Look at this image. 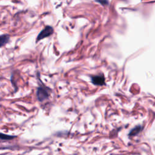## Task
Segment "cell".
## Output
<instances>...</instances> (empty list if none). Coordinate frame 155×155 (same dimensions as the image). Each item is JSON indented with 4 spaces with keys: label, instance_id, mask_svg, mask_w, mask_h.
Returning <instances> with one entry per match:
<instances>
[{
    "label": "cell",
    "instance_id": "cell-2",
    "mask_svg": "<svg viewBox=\"0 0 155 155\" xmlns=\"http://www.w3.org/2000/svg\"><path fill=\"white\" fill-rule=\"evenodd\" d=\"M53 33V28L51 26H46L44 28H43L41 32L38 34L36 38V42L41 41L42 39L47 38L51 36Z\"/></svg>",
    "mask_w": 155,
    "mask_h": 155
},
{
    "label": "cell",
    "instance_id": "cell-5",
    "mask_svg": "<svg viewBox=\"0 0 155 155\" xmlns=\"http://www.w3.org/2000/svg\"><path fill=\"white\" fill-rule=\"evenodd\" d=\"M142 128L141 126H140V125L137 126V127H134V128H133V129L130 131L128 135L130 136H135V135L137 134L138 133H139L140 132V131L142 130Z\"/></svg>",
    "mask_w": 155,
    "mask_h": 155
},
{
    "label": "cell",
    "instance_id": "cell-4",
    "mask_svg": "<svg viewBox=\"0 0 155 155\" xmlns=\"http://www.w3.org/2000/svg\"><path fill=\"white\" fill-rule=\"evenodd\" d=\"M10 40V36L7 34L0 35V47L5 45Z\"/></svg>",
    "mask_w": 155,
    "mask_h": 155
},
{
    "label": "cell",
    "instance_id": "cell-3",
    "mask_svg": "<svg viewBox=\"0 0 155 155\" xmlns=\"http://www.w3.org/2000/svg\"><path fill=\"white\" fill-rule=\"evenodd\" d=\"M91 82L95 85L102 86L105 85V78L103 75L93 76L91 77Z\"/></svg>",
    "mask_w": 155,
    "mask_h": 155
},
{
    "label": "cell",
    "instance_id": "cell-7",
    "mask_svg": "<svg viewBox=\"0 0 155 155\" xmlns=\"http://www.w3.org/2000/svg\"><path fill=\"white\" fill-rule=\"evenodd\" d=\"M96 1L98 2L99 3L102 4V5H106L108 4V1L107 0H95Z\"/></svg>",
    "mask_w": 155,
    "mask_h": 155
},
{
    "label": "cell",
    "instance_id": "cell-6",
    "mask_svg": "<svg viewBox=\"0 0 155 155\" xmlns=\"http://www.w3.org/2000/svg\"><path fill=\"white\" fill-rule=\"evenodd\" d=\"M16 136H10V135H7L3 133H0V141H5L8 140H10L15 137Z\"/></svg>",
    "mask_w": 155,
    "mask_h": 155
},
{
    "label": "cell",
    "instance_id": "cell-1",
    "mask_svg": "<svg viewBox=\"0 0 155 155\" xmlns=\"http://www.w3.org/2000/svg\"><path fill=\"white\" fill-rule=\"evenodd\" d=\"M36 96L38 101L40 102H42L48 99L49 96L48 88L45 86H39L37 89Z\"/></svg>",
    "mask_w": 155,
    "mask_h": 155
}]
</instances>
